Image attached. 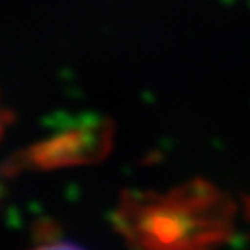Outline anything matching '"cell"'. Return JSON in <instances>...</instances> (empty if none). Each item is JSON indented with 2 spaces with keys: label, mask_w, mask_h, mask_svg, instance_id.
<instances>
[{
  "label": "cell",
  "mask_w": 250,
  "mask_h": 250,
  "mask_svg": "<svg viewBox=\"0 0 250 250\" xmlns=\"http://www.w3.org/2000/svg\"><path fill=\"white\" fill-rule=\"evenodd\" d=\"M34 250H82L78 249L76 245H71V243H46V245H41Z\"/></svg>",
  "instance_id": "1"
}]
</instances>
